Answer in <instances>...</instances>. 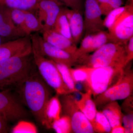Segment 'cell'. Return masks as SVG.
I'll use <instances>...</instances> for the list:
<instances>
[{
  "mask_svg": "<svg viewBox=\"0 0 133 133\" xmlns=\"http://www.w3.org/2000/svg\"><path fill=\"white\" fill-rule=\"evenodd\" d=\"M49 87L36 66L27 78L15 90L21 102L29 109L36 120L48 129L46 112L51 98Z\"/></svg>",
  "mask_w": 133,
  "mask_h": 133,
  "instance_id": "6da1fadb",
  "label": "cell"
},
{
  "mask_svg": "<svg viewBox=\"0 0 133 133\" xmlns=\"http://www.w3.org/2000/svg\"><path fill=\"white\" fill-rule=\"evenodd\" d=\"M36 66L32 52L15 56L0 63V91L15 90Z\"/></svg>",
  "mask_w": 133,
  "mask_h": 133,
  "instance_id": "7a4b0ae2",
  "label": "cell"
},
{
  "mask_svg": "<svg viewBox=\"0 0 133 133\" xmlns=\"http://www.w3.org/2000/svg\"><path fill=\"white\" fill-rule=\"evenodd\" d=\"M125 45L113 42L105 44L92 55L79 58L77 64L88 67L114 66L124 68L128 64Z\"/></svg>",
  "mask_w": 133,
  "mask_h": 133,
  "instance_id": "3957f363",
  "label": "cell"
},
{
  "mask_svg": "<svg viewBox=\"0 0 133 133\" xmlns=\"http://www.w3.org/2000/svg\"><path fill=\"white\" fill-rule=\"evenodd\" d=\"M84 66L87 73L85 82L94 98L114 84L125 68L114 66L93 68Z\"/></svg>",
  "mask_w": 133,
  "mask_h": 133,
  "instance_id": "277c9868",
  "label": "cell"
},
{
  "mask_svg": "<svg viewBox=\"0 0 133 133\" xmlns=\"http://www.w3.org/2000/svg\"><path fill=\"white\" fill-rule=\"evenodd\" d=\"M124 68L117 81L93 100L96 107H102L108 102L124 99L132 95L133 71Z\"/></svg>",
  "mask_w": 133,
  "mask_h": 133,
  "instance_id": "5b68a950",
  "label": "cell"
},
{
  "mask_svg": "<svg viewBox=\"0 0 133 133\" xmlns=\"http://www.w3.org/2000/svg\"><path fill=\"white\" fill-rule=\"evenodd\" d=\"M34 62L40 75L45 83L58 95L70 94L62 79L60 72L52 60L40 54L32 47Z\"/></svg>",
  "mask_w": 133,
  "mask_h": 133,
  "instance_id": "8992f818",
  "label": "cell"
},
{
  "mask_svg": "<svg viewBox=\"0 0 133 133\" xmlns=\"http://www.w3.org/2000/svg\"><path fill=\"white\" fill-rule=\"evenodd\" d=\"M69 94L61 95L59 99L64 115L69 116L70 119L72 133H95L90 122L79 108L77 100Z\"/></svg>",
  "mask_w": 133,
  "mask_h": 133,
  "instance_id": "52a82bcc",
  "label": "cell"
},
{
  "mask_svg": "<svg viewBox=\"0 0 133 133\" xmlns=\"http://www.w3.org/2000/svg\"><path fill=\"white\" fill-rule=\"evenodd\" d=\"M30 36L32 47L45 57L56 63L66 65L69 67L77 64V59L75 55L49 43L38 33L33 34Z\"/></svg>",
  "mask_w": 133,
  "mask_h": 133,
  "instance_id": "ba28073f",
  "label": "cell"
},
{
  "mask_svg": "<svg viewBox=\"0 0 133 133\" xmlns=\"http://www.w3.org/2000/svg\"><path fill=\"white\" fill-rule=\"evenodd\" d=\"M0 116L8 123H14L24 120L28 113L18 97L6 90L0 91Z\"/></svg>",
  "mask_w": 133,
  "mask_h": 133,
  "instance_id": "9c48e42d",
  "label": "cell"
},
{
  "mask_svg": "<svg viewBox=\"0 0 133 133\" xmlns=\"http://www.w3.org/2000/svg\"><path fill=\"white\" fill-rule=\"evenodd\" d=\"M111 42L125 45L133 36V3H129L124 12L108 29Z\"/></svg>",
  "mask_w": 133,
  "mask_h": 133,
  "instance_id": "30bf717a",
  "label": "cell"
},
{
  "mask_svg": "<svg viewBox=\"0 0 133 133\" xmlns=\"http://www.w3.org/2000/svg\"><path fill=\"white\" fill-rule=\"evenodd\" d=\"M84 7L85 36L105 30L102 13L96 0H85Z\"/></svg>",
  "mask_w": 133,
  "mask_h": 133,
  "instance_id": "8fae6325",
  "label": "cell"
},
{
  "mask_svg": "<svg viewBox=\"0 0 133 133\" xmlns=\"http://www.w3.org/2000/svg\"><path fill=\"white\" fill-rule=\"evenodd\" d=\"M62 3L55 0H42L38 2L37 8L38 18L42 30H52L58 14L61 10Z\"/></svg>",
  "mask_w": 133,
  "mask_h": 133,
  "instance_id": "7c38bea8",
  "label": "cell"
},
{
  "mask_svg": "<svg viewBox=\"0 0 133 133\" xmlns=\"http://www.w3.org/2000/svg\"><path fill=\"white\" fill-rule=\"evenodd\" d=\"M32 43L30 36L8 41L0 45V63L15 56L31 53Z\"/></svg>",
  "mask_w": 133,
  "mask_h": 133,
  "instance_id": "4fadbf2b",
  "label": "cell"
},
{
  "mask_svg": "<svg viewBox=\"0 0 133 133\" xmlns=\"http://www.w3.org/2000/svg\"><path fill=\"white\" fill-rule=\"evenodd\" d=\"M84 36L75 53L77 61L83 56L94 52L105 44L111 42L108 31L105 30Z\"/></svg>",
  "mask_w": 133,
  "mask_h": 133,
  "instance_id": "5bb4252c",
  "label": "cell"
},
{
  "mask_svg": "<svg viewBox=\"0 0 133 133\" xmlns=\"http://www.w3.org/2000/svg\"><path fill=\"white\" fill-rule=\"evenodd\" d=\"M0 36L4 38L24 37L12 21L9 8L0 5Z\"/></svg>",
  "mask_w": 133,
  "mask_h": 133,
  "instance_id": "9a60e30c",
  "label": "cell"
},
{
  "mask_svg": "<svg viewBox=\"0 0 133 133\" xmlns=\"http://www.w3.org/2000/svg\"><path fill=\"white\" fill-rule=\"evenodd\" d=\"M72 36L77 45L81 41L84 33V18L82 12L78 10L65 9Z\"/></svg>",
  "mask_w": 133,
  "mask_h": 133,
  "instance_id": "2e32d148",
  "label": "cell"
},
{
  "mask_svg": "<svg viewBox=\"0 0 133 133\" xmlns=\"http://www.w3.org/2000/svg\"><path fill=\"white\" fill-rule=\"evenodd\" d=\"M41 32L44 41L57 48L75 55L77 47L68 38L53 30H42Z\"/></svg>",
  "mask_w": 133,
  "mask_h": 133,
  "instance_id": "e0dca14e",
  "label": "cell"
},
{
  "mask_svg": "<svg viewBox=\"0 0 133 133\" xmlns=\"http://www.w3.org/2000/svg\"><path fill=\"white\" fill-rule=\"evenodd\" d=\"M81 99L77 101V104L81 112L92 124L98 111L97 107L92 98V95L91 91L88 89L86 92L81 93Z\"/></svg>",
  "mask_w": 133,
  "mask_h": 133,
  "instance_id": "ac0fdd59",
  "label": "cell"
},
{
  "mask_svg": "<svg viewBox=\"0 0 133 133\" xmlns=\"http://www.w3.org/2000/svg\"><path fill=\"white\" fill-rule=\"evenodd\" d=\"M102 107L101 111L107 118L112 128L121 125L123 114L118 102L116 101H111Z\"/></svg>",
  "mask_w": 133,
  "mask_h": 133,
  "instance_id": "d6986e66",
  "label": "cell"
},
{
  "mask_svg": "<svg viewBox=\"0 0 133 133\" xmlns=\"http://www.w3.org/2000/svg\"><path fill=\"white\" fill-rule=\"evenodd\" d=\"M53 30L61 34L74 43L71 32L65 9L62 8L54 24Z\"/></svg>",
  "mask_w": 133,
  "mask_h": 133,
  "instance_id": "ffe728a7",
  "label": "cell"
},
{
  "mask_svg": "<svg viewBox=\"0 0 133 133\" xmlns=\"http://www.w3.org/2000/svg\"><path fill=\"white\" fill-rule=\"evenodd\" d=\"M62 112V106L58 97H51L48 103L46 112L49 129L51 128L53 122L60 118Z\"/></svg>",
  "mask_w": 133,
  "mask_h": 133,
  "instance_id": "44dd1931",
  "label": "cell"
},
{
  "mask_svg": "<svg viewBox=\"0 0 133 133\" xmlns=\"http://www.w3.org/2000/svg\"><path fill=\"white\" fill-rule=\"evenodd\" d=\"M37 0H0V5L10 9L30 11L37 8Z\"/></svg>",
  "mask_w": 133,
  "mask_h": 133,
  "instance_id": "7402d4cb",
  "label": "cell"
},
{
  "mask_svg": "<svg viewBox=\"0 0 133 133\" xmlns=\"http://www.w3.org/2000/svg\"><path fill=\"white\" fill-rule=\"evenodd\" d=\"M25 15L23 32L25 36L30 35L32 32L42 31V26L37 17L30 11L25 10Z\"/></svg>",
  "mask_w": 133,
  "mask_h": 133,
  "instance_id": "603a6c76",
  "label": "cell"
},
{
  "mask_svg": "<svg viewBox=\"0 0 133 133\" xmlns=\"http://www.w3.org/2000/svg\"><path fill=\"white\" fill-rule=\"evenodd\" d=\"M52 61L58 69L63 81L69 89L70 93L79 92V90L76 88V83L74 82L72 77L70 71V67L67 66L66 65L56 63L52 60Z\"/></svg>",
  "mask_w": 133,
  "mask_h": 133,
  "instance_id": "cb8c5ba5",
  "label": "cell"
},
{
  "mask_svg": "<svg viewBox=\"0 0 133 133\" xmlns=\"http://www.w3.org/2000/svg\"><path fill=\"white\" fill-rule=\"evenodd\" d=\"M92 125L95 132L111 133V127L107 118L102 111H97Z\"/></svg>",
  "mask_w": 133,
  "mask_h": 133,
  "instance_id": "d4e9b609",
  "label": "cell"
},
{
  "mask_svg": "<svg viewBox=\"0 0 133 133\" xmlns=\"http://www.w3.org/2000/svg\"><path fill=\"white\" fill-rule=\"evenodd\" d=\"M51 128L53 129L57 133H72L71 123L70 118L63 115L52 123Z\"/></svg>",
  "mask_w": 133,
  "mask_h": 133,
  "instance_id": "484cf974",
  "label": "cell"
},
{
  "mask_svg": "<svg viewBox=\"0 0 133 133\" xmlns=\"http://www.w3.org/2000/svg\"><path fill=\"white\" fill-rule=\"evenodd\" d=\"M10 10L11 18L15 25L19 29L23 36H26L23 32L25 21V10L10 8Z\"/></svg>",
  "mask_w": 133,
  "mask_h": 133,
  "instance_id": "4316f807",
  "label": "cell"
},
{
  "mask_svg": "<svg viewBox=\"0 0 133 133\" xmlns=\"http://www.w3.org/2000/svg\"><path fill=\"white\" fill-rule=\"evenodd\" d=\"M127 5L116 8L108 14L104 20V25L105 28L108 30L111 27L117 18L125 11L127 8Z\"/></svg>",
  "mask_w": 133,
  "mask_h": 133,
  "instance_id": "83f0119b",
  "label": "cell"
},
{
  "mask_svg": "<svg viewBox=\"0 0 133 133\" xmlns=\"http://www.w3.org/2000/svg\"><path fill=\"white\" fill-rule=\"evenodd\" d=\"M12 132L13 133H36L37 130L33 124L21 120L18 122Z\"/></svg>",
  "mask_w": 133,
  "mask_h": 133,
  "instance_id": "f1b7e54d",
  "label": "cell"
},
{
  "mask_svg": "<svg viewBox=\"0 0 133 133\" xmlns=\"http://www.w3.org/2000/svg\"><path fill=\"white\" fill-rule=\"evenodd\" d=\"M72 77L75 83L84 82L86 81L87 73L84 66H79L76 69L70 68Z\"/></svg>",
  "mask_w": 133,
  "mask_h": 133,
  "instance_id": "f546056e",
  "label": "cell"
},
{
  "mask_svg": "<svg viewBox=\"0 0 133 133\" xmlns=\"http://www.w3.org/2000/svg\"><path fill=\"white\" fill-rule=\"evenodd\" d=\"M123 4V0H107L104 5L99 6L102 15H107L112 10L121 6Z\"/></svg>",
  "mask_w": 133,
  "mask_h": 133,
  "instance_id": "4dcf8cb0",
  "label": "cell"
},
{
  "mask_svg": "<svg viewBox=\"0 0 133 133\" xmlns=\"http://www.w3.org/2000/svg\"><path fill=\"white\" fill-rule=\"evenodd\" d=\"M70 8L71 9L78 10L82 12L84 7V0H55Z\"/></svg>",
  "mask_w": 133,
  "mask_h": 133,
  "instance_id": "1f68e13d",
  "label": "cell"
},
{
  "mask_svg": "<svg viewBox=\"0 0 133 133\" xmlns=\"http://www.w3.org/2000/svg\"><path fill=\"white\" fill-rule=\"evenodd\" d=\"M122 123L124 125L125 133H133V112L123 114Z\"/></svg>",
  "mask_w": 133,
  "mask_h": 133,
  "instance_id": "d6a6232c",
  "label": "cell"
},
{
  "mask_svg": "<svg viewBox=\"0 0 133 133\" xmlns=\"http://www.w3.org/2000/svg\"><path fill=\"white\" fill-rule=\"evenodd\" d=\"M125 48L127 54V61L128 63H129L133 58V36L129 39L126 44Z\"/></svg>",
  "mask_w": 133,
  "mask_h": 133,
  "instance_id": "836d02e7",
  "label": "cell"
},
{
  "mask_svg": "<svg viewBox=\"0 0 133 133\" xmlns=\"http://www.w3.org/2000/svg\"><path fill=\"white\" fill-rule=\"evenodd\" d=\"M125 101L122 104V109L124 111L127 113L133 112V98L132 95L125 99Z\"/></svg>",
  "mask_w": 133,
  "mask_h": 133,
  "instance_id": "e575fe53",
  "label": "cell"
},
{
  "mask_svg": "<svg viewBox=\"0 0 133 133\" xmlns=\"http://www.w3.org/2000/svg\"><path fill=\"white\" fill-rule=\"evenodd\" d=\"M8 123L0 116V133H6L8 131Z\"/></svg>",
  "mask_w": 133,
  "mask_h": 133,
  "instance_id": "d590c367",
  "label": "cell"
},
{
  "mask_svg": "<svg viewBox=\"0 0 133 133\" xmlns=\"http://www.w3.org/2000/svg\"><path fill=\"white\" fill-rule=\"evenodd\" d=\"M111 133H125V129L121 125L116 126L112 128Z\"/></svg>",
  "mask_w": 133,
  "mask_h": 133,
  "instance_id": "8d00e7d4",
  "label": "cell"
},
{
  "mask_svg": "<svg viewBox=\"0 0 133 133\" xmlns=\"http://www.w3.org/2000/svg\"><path fill=\"white\" fill-rule=\"evenodd\" d=\"M4 38H5L4 37H2L0 36V45L2 44L3 43H5L4 41H3V40H4L3 39Z\"/></svg>",
  "mask_w": 133,
  "mask_h": 133,
  "instance_id": "74e56055",
  "label": "cell"
},
{
  "mask_svg": "<svg viewBox=\"0 0 133 133\" xmlns=\"http://www.w3.org/2000/svg\"><path fill=\"white\" fill-rule=\"evenodd\" d=\"M129 3H133V0H128Z\"/></svg>",
  "mask_w": 133,
  "mask_h": 133,
  "instance_id": "f35d334b",
  "label": "cell"
},
{
  "mask_svg": "<svg viewBox=\"0 0 133 133\" xmlns=\"http://www.w3.org/2000/svg\"><path fill=\"white\" fill-rule=\"evenodd\" d=\"M38 2L40 1H42V0H37Z\"/></svg>",
  "mask_w": 133,
  "mask_h": 133,
  "instance_id": "ab89813d",
  "label": "cell"
}]
</instances>
